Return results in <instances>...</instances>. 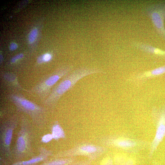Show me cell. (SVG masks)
<instances>
[{
	"label": "cell",
	"mask_w": 165,
	"mask_h": 165,
	"mask_svg": "<svg viewBox=\"0 0 165 165\" xmlns=\"http://www.w3.org/2000/svg\"><path fill=\"white\" fill-rule=\"evenodd\" d=\"M144 12L150 19L156 32L165 40V2L147 6Z\"/></svg>",
	"instance_id": "52a82bcc"
},
{
	"label": "cell",
	"mask_w": 165,
	"mask_h": 165,
	"mask_svg": "<svg viewBox=\"0 0 165 165\" xmlns=\"http://www.w3.org/2000/svg\"><path fill=\"white\" fill-rule=\"evenodd\" d=\"M102 145L121 148H128L135 147L136 142L133 140L114 137H105L100 139Z\"/></svg>",
	"instance_id": "9c48e42d"
},
{
	"label": "cell",
	"mask_w": 165,
	"mask_h": 165,
	"mask_svg": "<svg viewBox=\"0 0 165 165\" xmlns=\"http://www.w3.org/2000/svg\"><path fill=\"white\" fill-rule=\"evenodd\" d=\"M88 163H88V162L87 163H83V164H82L81 165H88Z\"/></svg>",
	"instance_id": "cb8c5ba5"
},
{
	"label": "cell",
	"mask_w": 165,
	"mask_h": 165,
	"mask_svg": "<svg viewBox=\"0 0 165 165\" xmlns=\"http://www.w3.org/2000/svg\"><path fill=\"white\" fill-rule=\"evenodd\" d=\"M165 74V65L147 71L137 75L135 79L143 80L156 77Z\"/></svg>",
	"instance_id": "4fadbf2b"
},
{
	"label": "cell",
	"mask_w": 165,
	"mask_h": 165,
	"mask_svg": "<svg viewBox=\"0 0 165 165\" xmlns=\"http://www.w3.org/2000/svg\"><path fill=\"white\" fill-rule=\"evenodd\" d=\"M20 115L16 112L4 119L0 124V155L7 160L13 158L11 145L13 134L20 122Z\"/></svg>",
	"instance_id": "277c9868"
},
{
	"label": "cell",
	"mask_w": 165,
	"mask_h": 165,
	"mask_svg": "<svg viewBox=\"0 0 165 165\" xmlns=\"http://www.w3.org/2000/svg\"><path fill=\"white\" fill-rule=\"evenodd\" d=\"M73 161L72 158L58 159L45 162L39 165H68Z\"/></svg>",
	"instance_id": "9a60e30c"
},
{
	"label": "cell",
	"mask_w": 165,
	"mask_h": 165,
	"mask_svg": "<svg viewBox=\"0 0 165 165\" xmlns=\"http://www.w3.org/2000/svg\"><path fill=\"white\" fill-rule=\"evenodd\" d=\"M24 55L22 53H20L15 55L11 59L10 61L12 63H14L18 60L22 58Z\"/></svg>",
	"instance_id": "ac0fdd59"
},
{
	"label": "cell",
	"mask_w": 165,
	"mask_h": 165,
	"mask_svg": "<svg viewBox=\"0 0 165 165\" xmlns=\"http://www.w3.org/2000/svg\"><path fill=\"white\" fill-rule=\"evenodd\" d=\"M20 123L16 141L11 149L13 158L18 161L34 156L32 143L35 137V126L28 116L24 113L20 114Z\"/></svg>",
	"instance_id": "7a4b0ae2"
},
{
	"label": "cell",
	"mask_w": 165,
	"mask_h": 165,
	"mask_svg": "<svg viewBox=\"0 0 165 165\" xmlns=\"http://www.w3.org/2000/svg\"><path fill=\"white\" fill-rule=\"evenodd\" d=\"M108 150L105 147L87 142H82L75 144L72 148L60 151L56 157H72L78 156H86L91 160L99 157Z\"/></svg>",
	"instance_id": "8992f818"
},
{
	"label": "cell",
	"mask_w": 165,
	"mask_h": 165,
	"mask_svg": "<svg viewBox=\"0 0 165 165\" xmlns=\"http://www.w3.org/2000/svg\"><path fill=\"white\" fill-rule=\"evenodd\" d=\"M152 116L156 127L154 137L150 146L149 156L151 157L165 137V106L154 107Z\"/></svg>",
	"instance_id": "ba28073f"
},
{
	"label": "cell",
	"mask_w": 165,
	"mask_h": 165,
	"mask_svg": "<svg viewBox=\"0 0 165 165\" xmlns=\"http://www.w3.org/2000/svg\"><path fill=\"white\" fill-rule=\"evenodd\" d=\"M102 73L104 72L100 70L86 68H79L72 71L56 84L49 96L42 104L49 110L53 112L61 97L72 89L79 81L87 76Z\"/></svg>",
	"instance_id": "6da1fadb"
},
{
	"label": "cell",
	"mask_w": 165,
	"mask_h": 165,
	"mask_svg": "<svg viewBox=\"0 0 165 165\" xmlns=\"http://www.w3.org/2000/svg\"><path fill=\"white\" fill-rule=\"evenodd\" d=\"M51 58V55L49 54H43V59L44 62H46L50 60Z\"/></svg>",
	"instance_id": "7402d4cb"
},
{
	"label": "cell",
	"mask_w": 165,
	"mask_h": 165,
	"mask_svg": "<svg viewBox=\"0 0 165 165\" xmlns=\"http://www.w3.org/2000/svg\"><path fill=\"white\" fill-rule=\"evenodd\" d=\"M1 77L4 84L9 89L16 92L24 91L29 93V90H26L21 86L16 75L13 73L4 72L1 75Z\"/></svg>",
	"instance_id": "8fae6325"
},
{
	"label": "cell",
	"mask_w": 165,
	"mask_h": 165,
	"mask_svg": "<svg viewBox=\"0 0 165 165\" xmlns=\"http://www.w3.org/2000/svg\"><path fill=\"white\" fill-rule=\"evenodd\" d=\"M39 154L34 156L28 160L17 162L11 165H32L39 162L45 161L49 156H53V151L46 148L40 147L38 148Z\"/></svg>",
	"instance_id": "30bf717a"
},
{
	"label": "cell",
	"mask_w": 165,
	"mask_h": 165,
	"mask_svg": "<svg viewBox=\"0 0 165 165\" xmlns=\"http://www.w3.org/2000/svg\"><path fill=\"white\" fill-rule=\"evenodd\" d=\"M7 98L15 106L17 112L28 116L37 128L42 129L46 125L49 110L47 108L29 100L19 92L11 93Z\"/></svg>",
	"instance_id": "3957f363"
},
{
	"label": "cell",
	"mask_w": 165,
	"mask_h": 165,
	"mask_svg": "<svg viewBox=\"0 0 165 165\" xmlns=\"http://www.w3.org/2000/svg\"><path fill=\"white\" fill-rule=\"evenodd\" d=\"M3 56L1 54H0V64L2 63V62L3 61Z\"/></svg>",
	"instance_id": "603a6c76"
},
{
	"label": "cell",
	"mask_w": 165,
	"mask_h": 165,
	"mask_svg": "<svg viewBox=\"0 0 165 165\" xmlns=\"http://www.w3.org/2000/svg\"><path fill=\"white\" fill-rule=\"evenodd\" d=\"M134 161L132 159H129L125 161L123 165H134Z\"/></svg>",
	"instance_id": "d6986e66"
},
{
	"label": "cell",
	"mask_w": 165,
	"mask_h": 165,
	"mask_svg": "<svg viewBox=\"0 0 165 165\" xmlns=\"http://www.w3.org/2000/svg\"><path fill=\"white\" fill-rule=\"evenodd\" d=\"M72 70L71 67L61 68L45 75L29 90V93L35 94L42 102L49 96L56 84Z\"/></svg>",
	"instance_id": "5b68a950"
},
{
	"label": "cell",
	"mask_w": 165,
	"mask_h": 165,
	"mask_svg": "<svg viewBox=\"0 0 165 165\" xmlns=\"http://www.w3.org/2000/svg\"><path fill=\"white\" fill-rule=\"evenodd\" d=\"M38 34V30L37 29L35 28L31 31L29 36L28 40L29 42L31 43L33 42L35 40Z\"/></svg>",
	"instance_id": "2e32d148"
},
{
	"label": "cell",
	"mask_w": 165,
	"mask_h": 165,
	"mask_svg": "<svg viewBox=\"0 0 165 165\" xmlns=\"http://www.w3.org/2000/svg\"><path fill=\"white\" fill-rule=\"evenodd\" d=\"M51 134L53 139L58 141L61 139H66L65 132L57 121H55L52 125L51 128Z\"/></svg>",
	"instance_id": "5bb4252c"
},
{
	"label": "cell",
	"mask_w": 165,
	"mask_h": 165,
	"mask_svg": "<svg viewBox=\"0 0 165 165\" xmlns=\"http://www.w3.org/2000/svg\"><path fill=\"white\" fill-rule=\"evenodd\" d=\"M37 62L38 64H41L45 62L43 59V54L40 55L38 57Z\"/></svg>",
	"instance_id": "ffe728a7"
},
{
	"label": "cell",
	"mask_w": 165,
	"mask_h": 165,
	"mask_svg": "<svg viewBox=\"0 0 165 165\" xmlns=\"http://www.w3.org/2000/svg\"><path fill=\"white\" fill-rule=\"evenodd\" d=\"M53 139L51 134H48L43 136L40 142L44 143H47Z\"/></svg>",
	"instance_id": "e0dca14e"
},
{
	"label": "cell",
	"mask_w": 165,
	"mask_h": 165,
	"mask_svg": "<svg viewBox=\"0 0 165 165\" xmlns=\"http://www.w3.org/2000/svg\"><path fill=\"white\" fill-rule=\"evenodd\" d=\"M135 47L144 52L151 53L162 58L165 59V50L141 42L133 43Z\"/></svg>",
	"instance_id": "7c38bea8"
},
{
	"label": "cell",
	"mask_w": 165,
	"mask_h": 165,
	"mask_svg": "<svg viewBox=\"0 0 165 165\" xmlns=\"http://www.w3.org/2000/svg\"><path fill=\"white\" fill-rule=\"evenodd\" d=\"M17 47L18 46L16 43L14 42H12L10 45L9 49L10 50L13 51L17 49Z\"/></svg>",
	"instance_id": "44dd1931"
}]
</instances>
